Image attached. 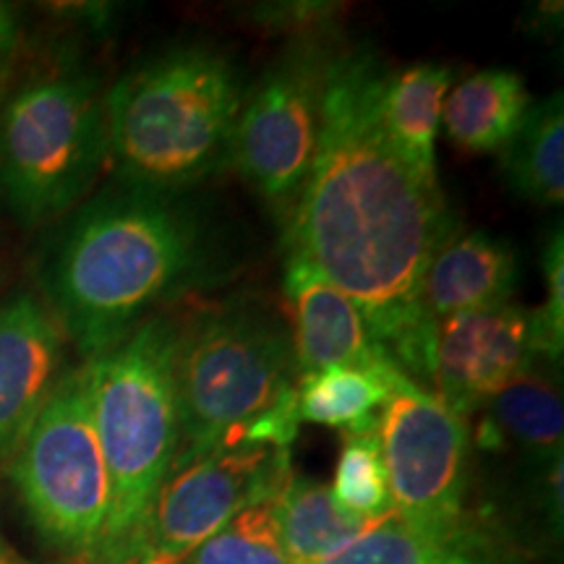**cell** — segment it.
<instances>
[{"instance_id":"obj_1","label":"cell","mask_w":564,"mask_h":564,"mask_svg":"<svg viewBox=\"0 0 564 564\" xmlns=\"http://www.w3.org/2000/svg\"><path fill=\"white\" fill-rule=\"evenodd\" d=\"M379 70L369 53L333 58L312 171L282 225V251L340 288L392 364L421 384L432 382L436 343L421 288L455 223L440 183L423 181L382 131Z\"/></svg>"},{"instance_id":"obj_2","label":"cell","mask_w":564,"mask_h":564,"mask_svg":"<svg viewBox=\"0 0 564 564\" xmlns=\"http://www.w3.org/2000/svg\"><path fill=\"white\" fill-rule=\"evenodd\" d=\"M220 223L192 192L112 181L79 204L42 259V301L84 361L118 348L167 303L230 272Z\"/></svg>"},{"instance_id":"obj_3","label":"cell","mask_w":564,"mask_h":564,"mask_svg":"<svg viewBox=\"0 0 564 564\" xmlns=\"http://www.w3.org/2000/svg\"><path fill=\"white\" fill-rule=\"evenodd\" d=\"M243 76L209 42H178L105 91L108 167L126 186L194 192L230 167Z\"/></svg>"},{"instance_id":"obj_4","label":"cell","mask_w":564,"mask_h":564,"mask_svg":"<svg viewBox=\"0 0 564 564\" xmlns=\"http://www.w3.org/2000/svg\"><path fill=\"white\" fill-rule=\"evenodd\" d=\"M175 343L178 322L158 314L118 348L84 361L91 421L110 478L108 525L91 564H137L154 499L178 457Z\"/></svg>"},{"instance_id":"obj_5","label":"cell","mask_w":564,"mask_h":564,"mask_svg":"<svg viewBox=\"0 0 564 564\" xmlns=\"http://www.w3.org/2000/svg\"><path fill=\"white\" fill-rule=\"evenodd\" d=\"M295 382L291 329L259 303H223L178 324L173 384L181 447L173 468L241 444L246 429Z\"/></svg>"},{"instance_id":"obj_6","label":"cell","mask_w":564,"mask_h":564,"mask_svg":"<svg viewBox=\"0 0 564 564\" xmlns=\"http://www.w3.org/2000/svg\"><path fill=\"white\" fill-rule=\"evenodd\" d=\"M105 167L108 126L95 74L47 70L0 105V202L24 228L79 207Z\"/></svg>"},{"instance_id":"obj_7","label":"cell","mask_w":564,"mask_h":564,"mask_svg":"<svg viewBox=\"0 0 564 564\" xmlns=\"http://www.w3.org/2000/svg\"><path fill=\"white\" fill-rule=\"evenodd\" d=\"M11 478L37 531L95 562L110 512V478L89 408L87 373L66 371L11 457Z\"/></svg>"},{"instance_id":"obj_8","label":"cell","mask_w":564,"mask_h":564,"mask_svg":"<svg viewBox=\"0 0 564 564\" xmlns=\"http://www.w3.org/2000/svg\"><path fill=\"white\" fill-rule=\"evenodd\" d=\"M333 58L316 42H295L246 89L238 112L230 167L282 225L312 171Z\"/></svg>"},{"instance_id":"obj_9","label":"cell","mask_w":564,"mask_h":564,"mask_svg":"<svg viewBox=\"0 0 564 564\" xmlns=\"http://www.w3.org/2000/svg\"><path fill=\"white\" fill-rule=\"evenodd\" d=\"M377 436L392 514L429 528L465 525L468 421L398 371L379 411Z\"/></svg>"},{"instance_id":"obj_10","label":"cell","mask_w":564,"mask_h":564,"mask_svg":"<svg viewBox=\"0 0 564 564\" xmlns=\"http://www.w3.org/2000/svg\"><path fill=\"white\" fill-rule=\"evenodd\" d=\"M293 476L291 449L217 447L171 470L154 499L137 564H175L232 518L272 502Z\"/></svg>"},{"instance_id":"obj_11","label":"cell","mask_w":564,"mask_h":564,"mask_svg":"<svg viewBox=\"0 0 564 564\" xmlns=\"http://www.w3.org/2000/svg\"><path fill=\"white\" fill-rule=\"evenodd\" d=\"M539 356L535 319L528 308L497 306L436 322L434 394L449 411L470 415L528 371Z\"/></svg>"},{"instance_id":"obj_12","label":"cell","mask_w":564,"mask_h":564,"mask_svg":"<svg viewBox=\"0 0 564 564\" xmlns=\"http://www.w3.org/2000/svg\"><path fill=\"white\" fill-rule=\"evenodd\" d=\"M66 335L37 293L0 303V460H11L61 382Z\"/></svg>"},{"instance_id":"obj_13","label":"cell","mask_w":564,"mask_h":564,"mask_svg":"<svg viewBox=\"0 0 564 564\" xmlns=\"http://www.w3.org/2000/svg\"><path fill=\"white\" fill-rule=\"evenodd\" d=\"M282 282L293 324L291 343L299 379L327 369L371 373L398 369L373 337L361 308L340 288L295 259H285Z\"/></svg>"},{"instance_id":"obj_14","label":"cell","mask_w":564,"mask_h":564,"mask_svg":"<svg viewBox=\"0 0 564 564\" xmlns=\"http://www.w3.org/2000/svg\"><path fill=\"white\" fill-rule=\"evenodd\" d=\"M518 285V257L502 238L484 230L449 238L434 253L421 301L434 322L465 312L507 306Z\"/></svg>"},{"instance_id":"obj_15","label":"cell","mask_w":564,"mask_h":564,"mask_svg":"<svg viewBox=\"0 0 564 564\" xmlns=\"http://www.w3.org/2000/svg\"><path fill=\"white\" fill-rule=\"evenodd\" d=\"M453 84V68L442 63H415L403 70L382 66L377 82V116L394 152L423 181H436V137L442 108Z\"/></svg>"},{"instance_id":"obj_16","label":"cell","mask_w":564,"mask_h":564,"mask_svg":"<svg viewBox=\"0 0 564 564\" xmlns=\"http://www.w3.org/2000/svg\"><path fill=\"white\" fill-rule=\"evenodd\" d=\"M562 392L544 373L528 369L484 405L478 444L484 449H520L535 465L562 460Z\"/></svg>"},{"instance_id":"obj_17","label":"cell","mask_w":564,"mask_h":564,"mask_svg":"<svg viewBox=\"0 0 564 564\" xmlns=\"http://www.w3.org/2000/svg\"><path fill=\"white\" fill-rule=\"evenodd\" d=\"M531 102V91L518 70H478L447 91L442 129L457 150L499 154L518 133Z\"/></svg>"},{"instance_id":"obj_18","label":"cell","mask_w":564,"mask_h":564,"mask_svg":"<svg viewBox=\"0 0 564 564\" xmlns=\"http://www.w3.org/2000/svg\"><path fill=\"white\" fill-rule=\"evenodd\" d=\"M270 518L280 552L288 564H316L379 520H364L335 502L327 484L306 476H291L270 502Z\"/></svg>"},{"instance_id":"obj_19","label":"cell","mask_w":564,"mask_h":564,"mask_svg":"<svg viewBox=\"0 0 564 564\" xmlns=\"http://www.w3.org/2000/svg\"><path fill=\"white\" fill-rule=\"evenodd\" d=\"M316 564H499L470 525L429 528L387 514L348 546Z\"/></svg>"},{"instance_id":"obj_20","label":"cell","mask_w":564,"mask_h":564,"mask_svg":"<svg viewBox=\"0 0 564 564\" xmlns=\"http://www.w3.org/2000/svg\"><path fill=\"white\" fill-rule=\"evenodd\" d=\"M502 173L512 192L535 207H562L564 202V97L552 91L531 102L523 123L499 152Z\"/></svg>"},{"instance_id":"obj_21","label":"cell","mask_w":564,"mask_h":564,"mask_svg":"<svg viewBox=\"0 0 564 564\" xmlns=\"http://www.w3.org/2000/svg\"><path fill=\"white\" fill-rule=\"evenodd\" d=\"M400 369L371 373L361 369H327L299 379L301 423L366 434L377 429L379 411L390 398L392 377Z\"/></svg>"},{"instance_id":"obj_22","label":"cell","mask_w":564,"mask_h":564,"mask_svg":"<svg viewBox=\"0 0 564 564\" xmlns=\"http://www.w3.org/2000/svg\"><path fill=\"white\" fill-rule=\"evenodd\" d=\"M329 491H333L335 502L356 518L382 520L392 514L390 484H387L377 429L366 434L345 436L335 484L329 486Z\"/></svg>"},{"instance_id":"obj_23","label":"cell","mask_w":564,"mask_h":564,"mask_svg":"<svg viewBox=\"0 0 564 564\" xmlns=\"http://www.w3.org/2000/svg\"><path fill=\"white\" fill-rule=\"evenodd\" d=\"M175 564H288L274 535L270 502L232 518L220 533L192 549Z\"/></svg>"},{"instance_id":"obj_24","label":"cell","mask_w":564,"mask_h":564,"mask_svg":"<svg viewBox=\"0 0 564 564\" xmlns=\"http://www.w3.org/2000/svg\"><path fill=\"white\" fill-rule=\"evenodd\" d=\"M544 282L546 301L535 308V340H539V356L546 361H560L564 348V243L562 230L549 238L544 249Z\"/></svg>"},{"instance_id":"obj_25","label":"cell","mask_w":564,"mask_h":564,"mask_svg":"<svg viewBox=\"0 0 564 564\" xmlns=\"http://www.w3.org/2000/svg\"><path fill=\"white\" fill-rule=\"evenodd\" d=\"M21 45L19 13L9 3H0V61L11 63Z\"/></svg>"},{"instance_id":"obj_26","label":"cell","mask_w":564,"mask_h":564,"mask_svg":"<svg viewBox=\"0 0 564 564\" xmlns=\"http://www.w3.org/2000/svg\"><path fill=\"white\" fill-rule=\"evenodd\" d=\"M0 564H26V562L19 560V556L13 554L11 549L3 544V541H0Z\"/></svg>"},{"instance_id":"obj_27","label":"cell","mask_w":564,"mask_h":564,"mask_svg":"<svg viewBox=\"0 0 564 564\" xmlns=\"http://www.w3.org/2000/svg\"><path fill=\"white\" fill-rule=\"evenodd\" d=\"M6 79H9V63L0 61V100H3V91H6Z\"/></svg>"}]
</instances>
